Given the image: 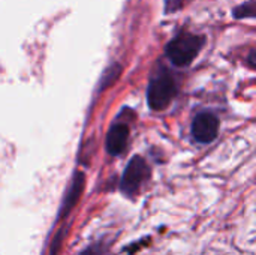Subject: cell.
Masks as SVG:
<instances>
[{"instance_id":"obj_2","label":"cell","mask_w":256,"mask_h":255,"mask_svg":"<svg viewBox=\"0 0 256 255\" xmlns=\"http://www.w3.org/2000/svg\"><path fill=\"white\" fill-rule=\"evenodd\" d=\"M177 95V84L168 71L156 72L147 90V101L152 110H165Z\"/></svg>"},{"instance_id":"obj_1","label":"cell","mask_w":256,"mask_h":255,"mask_svg":"<svg viewBox=\"0 0 256 255\" xmlns=\"http://www.w3.org/2000/svg\"><path fill=\"white\" fill-rule=\"evenodd\" d=\"M202 45V36L183 32L166 45V56L176 66H188L196 59Z\"/></svg>"},{"instance_id":"obj_8","label":"cell","mask_w":256,"mask_h":255,"mask_svg":"<svg viewBox=\"0 0 256 255\" xmlns=\"http://www.w3.org/2000/svg\"><path fill=\"white\" fill-rule=\"evenodd\" d=\"M80 255H111L108 246L102 245V243H94L92 246H88L87 249H84Z\"/></svg>"},{"instance_id":"obj_5","label":"cell","mask_w":256,"mask_h":255,"mask_svg":"<svg viewBox=\"0 0 256 255\" xmlns=\"http://www.w3.org/2000/svg\"><path fill=\"white\" fill-rule=\"evenodd\" d=\"M129 138V126L123 123L112 125L106 135V150L110 155L117 156L124 152Z\"/></svg>"},{"instance_id":"obj_7","label":"cell","mask_w":256,"mask_h":255,"mask_svg":"<svg viewBox=\"0 0 256 255\" xmlns=\"http://www.w3.org/2000/svg\"><path fill=\"white\" fill-rule=\"evenodd\" d=\"M234 17L236 18H249L256 17V2H248L238 8L234 9Z\"/></svg>"},{"instance_id":"obj_6","label":"cell","mask_w":256,"mask_h":255,"mask_svg":"<svg viewBox=\"0 0 256 255\" xmlns=\"http://www.w3.org/2000/svg\"><path fill=\"white\" fill-rule=\"evenodd\" d=\"M84 189V176L82 173H76L74 180H72V185L64 197V201H63V206H62V213L60 216L62 218H66L68 213L72 210V207L75 206V203L78 201V198L81 197V192Z\"/></svg>"},{"instance_id":"obj_3","label":"cell","mask_w":256,"mask_h":255,"mask_svg":"<svg viewBox=\"0 0 256 255\" xmlns=\"http://www.w3.org/2000/svg\"><path fill=\"white\" fill-rule=\"evenodd\" d=\"M150 177V167L141 156H135L129 161L120 183V189L126 195H134Z\"/></svg>"},{"instance_id":"obj_4","label":"cell","mask_w":256,"mask_h":255,"mask_svg":"<svg viewBox=\"0 0 256 255\" xmlns=\"http://www.w3.org/2000/svg\"><path fill=\"white\" fill-rule=\"evenodd\" d=\"M219 132V119L212 113H200L192 123V134L200 143H212Z\"/></svg>"}]
</instances>
